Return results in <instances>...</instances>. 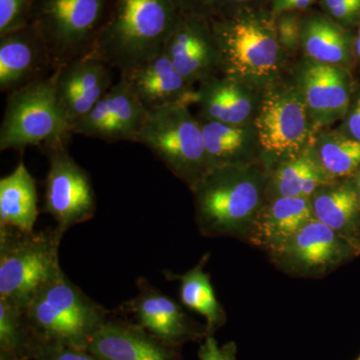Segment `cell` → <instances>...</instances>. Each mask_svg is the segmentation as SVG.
Here are the masks:
<instances>
[{
	"label": "cell",
	"mask_w": 360,
	"mask_h": 360,
	"mask_svg": "<svg viewBox=\"0 0 360 360\" xmlns=\"http://www.w3.org/2000/svg\"><path fill=\"white\" fill-rule=\"evenodd\" d=\"M219 53V75L265 91L290 71L269 7L210 18Z\"/></svg>",
	"instance_id": "6da1fadb"
},
{
	"label": "cell",
	"mask_w": 360,
	"mask_h": 360,
	"mask_svg": "<svg viewBox=\"0 0 360 360\" xmlns=\"http://www.w3.org/2000/svg\"><path fill=\"white\" fill-rule=\"evenodd\" d=\"M180 13L174 0H111L92 53L129 70L163 51Z\"/></svg>",
	"instance_id": "7a4b0ae2"
},
{
	"label": "cell",
	"mask_w": 360,
	"mask_h": 360,
	"mask_svg": "<svg viewBox=\"0 0 360 360\" xmlns=\"http://www.w3.org/2000/svg\"><path fill=\"white\" fill-rule=\"evenodd\" d=\"M22 309L35 340L77 349H86L110 319V312L85 295L63 271Z\"/></svg>",
	"instance_id": "3957f363"
},
{
	"label": "cell",
	"mask_w": 360,
	"mask_h": 360,
	"mask_svg": "<svg viewBox=\"0 0 360 360\" xmlns=\"http://www.w3.org/2000/svg\"><path fill=\"white\" fill-rule=\"evenodd\" d=\"M63 238L56 227L25 232L0 226V300L23 309L59 276Z\"/></svg>",
	"instance_id": "277c9868"
},
{
	"label": "cell",
	"mask_w": 360,
	"mask_h": 360,
	"mask_svg": "<svg viewBox=\"0 0 360 360\" xmlns=\"http://www.w3.org/2000/svg\"><path fill=\"white\" fill-rule=\"evenodd\" d=\"M7 94L0 150L68 146L73 132L58 105L54 72Z\"/></svg>",
	"instance_id": "5b68a950"
},
{
	"label": "cell",
	"mask_w": 360,
	"mask_h": 360,
	"mask_svg": "<svg viewBox=\"0 0 360 360\" xmlns=\"http://www.w3.org/2000/svg\"><path fill=\"white\" fill-rule=\"evenodd\" d=\"M148 111L137 143L150 149L193 191L210 172L200 118L186 104Z\"/></svg>",
	"instance_id": "8992f818"
},
{
	"label": "cell",
	"mask_w": 360,
	"mask_h": 360,
	"mask_svg": "<svg viewBox=\"0 0 360 360\" xmlns=\"http://www.w3.org/2000/svg\"><path fill=\"white\" fill-rule=\"evenodd\" d=\"M111 0H32L27 25L44 40L56 70L94 52Z\"/></svg>",
	"instance_id": "52a82bcc"
},
{
	"label": "cell",
	"mask_w": 360,
	"mask_h": 360,
	"mask_svg": "<svg viewBox=\"0 0 360 360\" xmlns=\"http://www.w3.org/2000/svg\"><path fill=\"white\" fill-rule=\"evenodd\" d=\"M193 193L201 227L220 233L236 229L259 212L264 181L251 165L215 168Z\"/></svg>",
	"instance_id": "ba28073f"
},
{
	"label": "cell",
	"mask_w": 360,
	"mask_h": 360,
	"mask_svg": "<svg viewBox=\"0 0 360 360\" xmlns=\"http://www.w3.org/2000/svg\"><path fill=\"white\" fill-rule=\"evenodd\" d=\"M255 124L262 155L278 163L307 150L319 132L288 73L264 92Z\"/></svg>",
	"instance_id": "9c48e42d"
},
{
	"label": "cell",
	"mask_w": 360,
	"mask_h": 360,
	"mask_svg": "<svg viewBox=\"0 0 360 360\" xmlns=\"http://www.w3.org/2000/svg\"><path fill=\"white\" fill-rule=\"evenodd\" d=\"M49 160L42 212L56 220L61 234L94 219L96 196L91 179L71 156L68 144L42 148Z\"/></svg>",
	"instance_id": "30bf717a"
},
{
	"label": "cell",
	"mask_w": 360,
	"mask_h": 360,
	"mask_svg": "<svg viewBox=\"0 0 360 360\" xmlns=\"http://www.w3.org/2000/svg\"><path fill=\"white\" fill-rule=\"evenodd\" d=\"M288 75L317 131L343 120L354 96L349 70L302 56L291 66Z\"/></svg>",
	"instance_id": "8fae6325"
},
{
	"label": "cell",
	"mask_w": 360,
	"mask_h": 360,
	"mask_svg": "<svg viewBox=\"0 0 360 360\" xmlns=\"http://www.w3.org/2000/svg\"><path fill=\"white\" fill-rule=\"evenodd\" d=\"M163 51L193 86L219 75V53L210 18L180 13Z\"/></svg>",
	"instance_id": "7c38bea8"
},
{
	"label": "cell",
	"mask_w": 360,
	"mask_h": 360,
	"mask_svg": "<svg viewBox=\"0 0 360 360\" xmlns=\"http://www.w3.org/2000/svg\"><path fill=\"white\" fill-rule=\"evenodd\" d=\"M148 111L135 97L123 78L72 127L73 134L105 142H136Z\"/></svg>",
	"instance_id": "4fadbf2b"
},
{
	"label": "cell",
	"mask_w": 360,
	"mask_h": 360,
	"mask_svg": "<svg viewBox=\"0 0 360 360\" xmlns=\"http://www.w3.org/2000/svg\"><path fill=\"white\" fill-rule=\"evenodd\" d=\"M112 70L103 59L90 53L54 71L58 105L71 129L111 89Z\"/></svg>",
	"instance_id": "5bb4252c"
},
{
	"label": "cell",
	"mask_w": 360,
	"mask_h": 360,
	"mask_svg": "<svg viewBox=\"0 0 360 360\" xmlns=\"http://www.w3.org/2000/svg\"><path fill=\"white\" fill-rule=\"evenodd\" d=\"M56 71L51 53L32 25L0 37V90L13 91Z\"/></svg>",
	"instance_id": "9a60e30c"
},
{
	"label": "cell",
	"mask_w": 360,
	"mask_h": 360,
	"mask_svg": "<svg viewBox=\"0 0 360 360\" xmlns=\"http://www.w3.org/2000/svg\"><path fill=\"white\" fill-rule=\"evenodd\" d=\"M146 110L196 103V89L174 68L165 51L120 72Z\"/></svg>",
	"instance_id": "2e32d148"
},
{
	"label": "cell",
	"mask_w": 360,
	"mask_h": 360,
	"mask_svg": "<svg viewBox=\"0 0 360 360\" xmlns=\"http://www.w3.org/2000/svg\"><path fill=\"white\" fill-rule=\"evenodd\" d=\"M137 293L123 307L134 315L135 322L160 340L179 347L201 335L181 307L144 277L136 281Z\"/></svg>",
	"instance_id": "e0dca14e"
},
{
	"label": "cell",
	"mask_w": 360,
	"mask_h": 360,
	"mask_svg": "<svg viewBox=\"0 0 360 360\" xmlns=\"http://www.w3.org/2000/svg\"><path fill=\"white\" fill-rule=\"evenodd\" d=\"M86 350L103 360H179L177 347L151 335L135 321L111 317Z\"/></svg>",
	"instance_id": "ac0fdd59"
},
{
	"label": "cell",
	"mask_w": 360,
	"mask_h": 360,
	"mask_svg": "<svg viewBox=\"0 0 360 360\" xmlns=\"http://www.w3.org/2000/svg\"><path fill=\"white\" fill-rule=\"evenodd\" d=\"M264 92L232 78L214 77L196 89L201 120L243 125L255 122Z\"/></svg>",
	"instance_id": "d6986e66"
},
{
	"label": "cell",
	"mask_w": 360,
	"mask_h": 360,
	"mask_svg": "<svg viewBox=\"0 0 360 360\" xmlns=\"http://www.w3.org/2000/svg\"><path fill=\"white\" fill-rule=\"evenodd\" d=\"M354 37L322 13H303L300 52L303 58L349 70L355 59Z\"/></svg>",
	"instance_id": "ffe728a7"
},
{
	"label": "cell",
	"mask_w": 360,
	"mask_h": 360,
	"mask_svg": "<svg viewBox=\"0 0 360 360\" xmlns=\"http://www.w3.org/2000/svg\"><path fill=\"white\" fill-rule=\"evenodd\" d=\"M200 120L210 170L220 167H248L257 153L262 155L255 122L232 125L201 118Z\"/></svg>",
	"instance_id": "44dd1931"
},
{
	"label": "cell",
	"mask_w": 360,
	"mask_h": 360,
	"mask_svg": "<svg viewBox=\"0 0 360 360\" xmlns=\"http://www.w3.org/2000/svg\"><path fill=\"white\" fill-rule=\"evenodd\" d=\"M312 217L310 198H274L257 213L252 240L257 245L283 248Z\"/></svg>",
	"instance_id": "7402d4cb"
},
{
	"label": "cell",
	"mask_w": 360,
	"mask_h": 360,
	"mask_svg": "<svg viewBox=\"0 0 360 360\" xmlns=\"http://www.w3.org/2000/svg\"><path fill=\"white\" fill-rule=\"evenodd\" d=\"M312 214L343 240L349 241L360 219V194L354 180H335L321 187L310 198Z\"/></svg>",
	"instance_id": "603a6c76"
},
{
	"label": "cell",
	"mask_w": 360,
	"mask_h": 360,
	"mask_svg": "<svg viewBox=\"0 0 360 360\" xmlns=\"http://www.w3.org/2000/svg\"><path fill=\"white\" fill-rule=\"evenodd\" d=\"M37 184L20 160L11 174L0 179V226L34 231L39 219Z\"/></svg>",
	"instance_id": "cb8c5ba5"
},
{
	"label": "cell",
	"mask_w": 360,
	"mask_h": 360,
	"mask_svg": "<svg viewBox=\"0 0 360 360\" xmlns=\"http://www.w3.org/2000/svg\"><path fill=\"white\" fill-rule=\"evenodd\" d=\"M342 240L333 229L312 217L283 248L305 269H326L342 257Z\"/></svg>",
	"instance_id": "d4e9b609"
},
{
	"label": "cell",
	"mask_w": 360,
	"mask_h": 360,
	"mask_svg": "<svg viewBox=\"0 0 360 360\" xmlns=\"http://www.w3.org/2000/svg\"><path fill=\"white\" fill-rule=\"evenodd\" d=\"M310 146L300 155L277 163L270 180L274 198H311L321 187L335 181L324 174Z\"/></svg>",
	"instance_id": "484cf974"
},
{
	"label": "cell",
	"mask_w": 360,
	"mask_h": 360,
	"mask_svg": "<svg viewBox=\"0 0 360 360\" xmlns=\"http://www.w3.org/2000/svg\"><path fill=\"white\" fill-rule=\"evenodd\" d=\"M310 148L324 174L331 180L350 179L360 172V141L338 129L319 130Z\"/></svg>",
	"instance_id": "4316f807"
},
{
	"label": "cell",
	"mask_w": 360,
	"mask_h": 360,
	"mask_svg": "<svg viewBox=\"0 0 360 360\" xmlns=\"http://www.w3.org/2000/svg\"><path fill=\"white\" fill-rule=\"evenodd\" d=\"M203 262L188 270L180 281V298L188 309L198 312L206 319L208 331H212L224 321V311L217 302L210 276L203 269Z\"/></svg>",
	"instance_id": "83f0119b"
},
{
	"label": "cell",
	"mask_w": 360,
	"mask_h": 360,
	"mask_svg": "<svg viewBox=\"0 0 360 360\" xmlns=\"http://www.w3.org/2000/svg\"><path fill=\"white\" fill-rule=\"evenodd\" d=\"M32 342L23 309L0 300V360H32Z\"/></svg>",
	"instance_id": "f1b7e54d"
},
{
	"label": "cell",
	"mask_w": 360,
	"mask_h": 360,
	"mask_svg": "<svg viewBox=\"0 0 360 360\" xmlns=\"http://www.w3.org/2000/svg\"><path fill=\"white\" fill-rule=\"evenodd\" d=\"M277 40L288 58L300 52L303 11H286L274 16Z\"/></svg>",
	"instance_id": "f546056e"
},
{
	"label": "cell",
	"mask_w": 360,
	"mask_h": 360,
	"mask_svg": "<svg viewBox=\"0 0 360 360\" xmlns=\"http://www.w3.org/2000/svg\"><path fill=\"white\" fill-rule=\"evenodd\" d=\"M30 359L103 360L86 349H77V348L56 345V343L45 342V341L35 340L34 338H33L32 350H30Z\"/></svg>",
	"instance_id": "4dcf8cb0"
},
{
	"label": "cell",
	"mask_w": 360,
	"mask_h": 360,
	"mask_svg": "<svg viewBox=\"0 0 360 360\" xmlns=\"http://www.w3.org/2000/svg\"><path fill=\"white\" fill-rule=\"evenodd\" d=\"M321 13L345 30L360 22V0H319Z\"/></svg>",
	"instance_id": "1f68e13d"
},
{
	"label": "cell",
	"mask_w": 360,
	"mask_h": 360,
	"mask_svg": "<svg viewBox=\"0 0 360 360\" xmlns=\"http://www.w3.org/2000/svg\"><path fill=\"white\" fill-rule=\"evenodd\" d=\"M32 0H0V37L27 25Z\"/></svg>",
	"instance_id": "d6a6232c"
},
{
	"label": "cell",
	"mask_w": 360,
	"mask_h": 360,
	"mask_svg": "<svg viewBox=\"0 0 360 360\" xmlns=\"http://www.w3.org/2000/svg\"><path fill=\"white\" fill-rule=\"evenodd\" d=\"M200 360H236V348L233 343L219 345L212 335L205 336L198 350Z\"/></svg>",
	"instance_id": "836d02e7"
},
{
	"label": "cell",
	"mask_w": 360,
	"mask_h": 360,
	"mask_svg": "<svg viewBox=\"0 0 360 360\" xmlns=\"http://www.w3.org/2000/svg\"><path fill=\"white\" fill-rule=\"evenodd\" d=\"M269 0H212V18L229 15L239 11L269 6Z\"/></svg>",
	"instance_id": "e575fe53"
},
{
	"label": "cell",
	"mask_w": 360,
	"mask_h": 360,
	"mask_svg": "<svg viewBox=\"0 0 360 360\" xmlns=\"http://www.w3.org/2000/svg\"><path fill=\"white\" fill-rule=\"evenodd\" d=\"M342 122L340 129H338V131L350 139L360 141V92L354 94Z\"/></svg>",
	"instance_id": "d590c367"
},
{
	"label": "cell",
	"mask_w": 360,
	"mask_h": 360,
	"mask_svg": "<svg viewBox=\"0 0 360 360\" xmlns=\"http://www.w3.org/2000/svg\"><path fill=\"white\" fill-rule=\"evenodd\" d=\"M182 13L200 14L212 18V0H174Z\"/></svg>",
	"instance_id": "8d00e7d4"
},
{
	"label": "cell",
	"mask_w": 360,
	"mask_h": 360,
	"mask_svg": "<svg viewBox=\"0 0 360 360\" xmlns=\"http://www.w3.org/2000/svg\"><path fill=\"white\" fill-rule=\"evenodd\" d=\"M354 56L355 59L360 63V22L359 25V30H357L356 35L354 37Z\"/></svg>",
	"instance_id": "74e56055"
},
{
	"label": "cell",
	"mask_w": 360,
	"mask_h": 360,
	"mask_svg": "<svg viewBox=\"0 0 360 360\" xmlns=\"http://www.w3.org/2000/svg\"><path fill=\"white\" fill-rule=\"evenodd\" d=\"M355 184H356L357 188H359V194H360V172L359 174L355 175Z\"/></svg>",
	"instance_id": "f35d334b"
},
{
	"label": "cell",
	"mask_w": 360,
	"mask_h": 360,
	"mask_svg": "<svg viewBox=\"0 0 360 360\" xmlns=\"http://www.w3.org/2000/svg\"><path fill=\"white\" fill-rule=\"evenodd\" d=\"M357 360H360V357H359V359H357Z\"/></svg>",
	"instance_id": "ab89813d"
}]
</instances>
